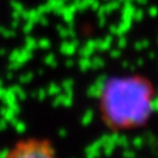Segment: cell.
<instances>
[{
	"label": "cell",
	"mask_w": 158,
	"mask_h": 158,
	"mask_svg": "<svg viewBox=\"0 0 158 158\" xmlns=\"http://www.w3.org/2000/svg\"><path fill=\"white\" fill-rule=\"evenodd\" d=\"M6 158H57V156L48 139L26 138L18 141Z\"/></svg>",
	"instance_id": "obj_2"
},
{
	"label": "cell",
	"mask_w": 158,
	"mask_h": 158,
	"mask_svg": "<svg viewBox=\"0 0 158 158\" xmlns=\"http://www.w3.org/2000/svg\"><path fill=\"white\" fill-rule=\"evenodd\" d=\"M150 88L139 77H114L100 93L103 121L111 129H123L142 123L150 109Z\"/></svg>",
	"instance_id": "obj_1"
},
{
	"label": "cell",
	"mask_w": 158,
	"mask_h": 158,
	"mask_svg": "<svg viewBox=\"0 0 158 158\" xmlns=\"http://www.w3.org/2000/svg\"><path fill=\"white\" fill-rule=\"evenodd\" d=\"M134 145H135L137 149H139V148L143 145V139L139 138V137H137V138L135 139V142H134Z\"/></svg>",
	"instance_id": "obj_3"
}]
</instances>
